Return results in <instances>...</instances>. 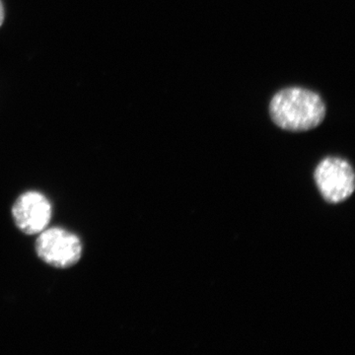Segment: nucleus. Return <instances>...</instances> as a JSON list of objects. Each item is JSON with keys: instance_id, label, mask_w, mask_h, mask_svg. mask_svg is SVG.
<instances>
[{"instance_id": "1", "label": "nucleus", "mask_w": 355, "mask_h": 355, "mask_svg": "<svg viewBox=\"0 0 355 355\" xmlns=\"http://www.w3.org/2000/svg\"><path fill=\"white\" fill-rule=\"evenodd\" d=\"M273 123L288 132H307L323 123L326 106L321 96L308 89H282L270 104Z\"/></svg>"}, {"instance_id": "2", "label": "nucleus", "mask_w": 355, "mask_h": 355, "mask_svg": "<svg viewBox=\"0 0 355 355\" xmlns=\"http://www.w3.org/2000/svg\"><path fill=\"white\" fill-rule=\"evenodd\" d=\"M36 252L48 265L69 268L80 260L83 244L76 235L64 229H44L37 238Z\"/></svg>"}, {"instance_id": "3", "label": "nucleus", "mask_w": 355, "mask_h": 355, "mask_svg": "<svg viewBox=\"0 0 355 355\" xmlns=\"http://www.w3.org/2000/svg\"><path fill=\"white\" fill-rule=\"evenodd\" d=\"M315 181L324 200L334 205L347 200L355 189L354 169L342 158L324 159L315 171Z\"/></svg>"}, {"instance_id": "4", "label": "nucleus", "mask_w": 355, "mask_h": 355, "mask_svg": "<svg viewBox=\"0 0 355 355\" xmlns=\"http://www.w3.org/2000/svg\"><path fill=\"white\" fill-rule=\"evenodd\" d=\"M12 216L16 226L23 233L27 235L40 234L50 223L51 203L38 191H27L14 203Z\"/></svg>"}, {"instance_id": "5", "label": "nucleus", "mask_w": 355, "mask_h": 355, "mask_svg": "<svg viewBox=\"0 0 355 355\" xmlns=\"http://www.w3.org/2000/svg\"><path fill=\"white\" fill-rule=\"evenodd\" d=\"M4 20V9L3 6H2L1 1H0V27H1L2 23H3Z\"/></svg>"}]
</instances>
